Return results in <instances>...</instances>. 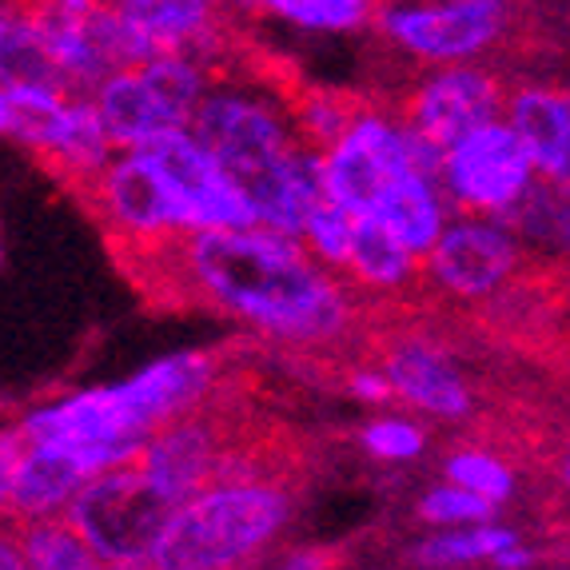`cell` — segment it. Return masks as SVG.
Instances as JSON below:
<instances>
[{
    "mask_svg": "<svg viewBox=\"0 0 570 570\" xmlns=\"http://www.w3.org/2000/svg\"><path fill=\"white\" fill-rule=\"evenodd\" d=\"M4 415H9V403H4V400H0V419H4Z\"/></svg>",
    "mask_w": 570,
    "mask_h": 570,
    "instance_id": "f35d334b",
    "label": "cell"
},
{
    "mask_svg": "<svg viewBox=\"0 0 570 570\" xmlns=\"http://www.w3.org/2000/svg\"><path fill=\"white\" fill-rule=\"evenodd\" d=\"M343 279L355 287L363 304H395L423 287V259L375 216L355 219V244Z\"/></svg>",
    "mask_w": 570,
    "mask_h": 570,
    "instance_id": "ffe728a7",
    "label": "cell"
},
{
    "mask_svg": "<svg viewBox=\"0 0 570 570\" xmlns=\"http://www.w3.org/2000/svg\"><path fill=\"white\" fill-rule=\"evenodd\" d=\"M239 9L315 40H343L375 29L380 0H239Z\"/></svg>",
    "mask_w": 570,
    "mask_h": 570,
    "instance_id": "603a6c76",
    "label": "cell"
},
{
    "mask_svg": "<svg viewBox=\"0 0 570 570\" xmlns=\"http://www.w3.org/2000/svg\"><path fill=\"white\" fill-rule=\"evenodd\" d=\"M494 514H499V507H494L491 499H483V494H475V491H466L463 483H451V479L428 487V491L419 494V503H415V519L423 527L487 523V519H494Z\"/></svg>",
    "mask_w": 570,
    "mask_h": 570,
    "instance_id": "4dcf8cb0",
    "label": "cell"
},
{
    "mask_svg": "<svg viewBox=\"0 0 570 570\" xmlns=\"http://www.w3.org/2000/svg\"><path fill=\"white\" fill-rule=\"evenodd\" d=\"M367 216L383 219V224L423 259L431 252V244H435V239L443 236V228L451 224L455 204L448 200V191L439 184V171L407 168L380 191V200H375V208H371Z\"/></svg>",
    "mask_w": 570,
    "mask_h": 570,
    "instance_id": "7402d4cb",
    "label": "cell"
},
{
    "mask_svg": "<svg viewBox=\"0 0 570 570\" xmlns=\"http://www.w3.org/2000/svg\"><path fill=\"white\" fill-rule=\"evenodd\" d=\"M0 80L12 92L32 88H68L29 0H0Z\"/></svg>",
    "mask_w": 570,
    "mask_h": 570,
    "instance_id": "cb8c5ba5",
    "label": "cell"
},
{
    "mask_svg": "<svg viewBox=\"0 0 570 570\" xmlns=\"http://www.w3.org/2000/svg\"><path fill=\"white\" fill-rule=\"evenodd\" d=\"M128 264L148 267L153 287H168L287 352H340L363 324L355 287L320 264L299 236L267 224L191 232Z\"/></svg>",
    "mask_w": 570,
    "mask_h": 570,
    "instance_id": "6da1fadb",
    "label": "cell"
},
{
    "mask_svg": "<svg viewBox=\"0 0 570 570\" xmlns=\"http://www.w3.org/2000/svg\"><path fill=\"white\" fill-rule=\"evenodd\" d=\"M116 383H120L136 423L153 435L171 419L212 407L219 383H224V360L208 347H176V352L156 355L144 367L128 371Z\"/></svg>",
    "mask_w": 570,
    "mask_h": 570,
    "instance_id": "2e32d148",
    "label": "cell"
},
{
    "mask_svg": "<svg viewBox=\"0 0 570 570\" xmlns=\"http://www.w3.org/2000/svg\"><path fill=\"white\" fill-rule=\"evenodd\" d=\"M534 180L539 168L507 116H494L459 136L439 160V184L448 200L455 204V212L475 216H507L534 188Z\"/></svg>",
    "mask_w": 570,
    "mask_h": 570,
    "instance_id": "8fae6325",
    "label": "cell"
},
{
    "mask_svg": "<svg viewBox=\"0 0 570 570\" xmlns=\"http://www.w3.org/2000/svg\"><path fill=\"white\" fill-rule=\"evenodd\" d=\"M380 4H383V0H380Z\"/></svg>",
    "mask_w": 570,
    "mask_h": 570,
    "instance_id": "b9f144b4",
    "label": "cell"
},
{
    "mask_svg": "<svg viewBox=\"0 0 570 570\" xmlns=\"http://www.w3.org/2000/svg\"><path fill=\"white\" fill-rule=\"evenodd\" d=\"M12 120H17V105H12V88L0 80V140H12Z\"/></svg>",
    "mask_w": 570,
    "mask_h": 570,
    "instance_id": "8d00e7d4",
    "label": "cell"
},
{
    "mask_svg": "<svg viewBox=\"0 0 570 570\" xmlns=\"http://www.w3.org/2000/svg\"><path fill=\"white\" fill-rule=\"evenodd\" d=\"M514 542H523V534L514 527L494 523V519L463 527H428L423 539L411 542L407 562H415V567H475V562H487L491 567L499 554L511 551Z\"/></svg>",
    "mask_w": 570,
    "mask_h": 570,
    "instance_id": "d4e9b609",
    "label": "cell"
},
{
    "mask_svg": "<svg viewBox=\"0 0 570 570\" xmlns=\"http://www.w3.org/2000/svg\"><path fill=\"white\" fill-rule=\"evenodd\" d=\"M503 116L527 144L542 180L570 176V88L514 85L507 88Z\"/></svg>",
    "mask_w": 570,
    "mask_h": 570,
    "instance_id": "44dd1931",
    "label": "cell"
},
{
    "mask_svg": "<svg viewBox=\"0 0 570 570\" xmlns=\"http://www.w3.org/2000/svg\"><path fill=\"white\" fill-rule=\"evenodd\" d=\"M0 259H4V239H0Z\"/></svg>",
    "mask_w": 570,
    "mask_h": 570,
    "instance_id": "60d3db41",
    "label": "cell"
},
{
    "mask_svg": "<svg viewBox=\"0 0 570 570\" xmlns=\"http://www.w3.org/2000/svg\"><path fill=\"white\" fill-rule=\"evenodd\" d=\"M375 37L407 65L487 60L514 32V0H383Z\"/></svg>",
    "mask_w": 570,
    "mask_h": 570,
    "instance_id": "52a82bcc",
    "label": "cell"
},
{
    "mask_svg": "<svg viewBox=\"0 0 570 570\" xmlns=\"http://www.w3.org/2000/svg\"><path fill=\"white\" fill-rule=\"evenodd\" d=\"M136 60L184 52L212 65L232 57V4L224 0H112Z\"/></svg>",
    "mask_w": 570,
    "mask_h": 570,
    "instance_id": "9a60e30c",
    "label": "cell"
},
{
    "mask_svg": "<svg viewBox=\"0 0 570 570\" xmlns=\"http://www.w3.org/2000/svg\"><path fill=\"white\" fill-rule=\"evenodd\" d=\"M216 77V65L184 52H156L116 68L92 88V100L105 116L116 148H148L171 132L196 124L204 96Z\"/></svg>",
    "mask_w": 570,
    "mask_h": 570,
    "instance_id": "277c9868",
    "label": "cell"
},
{
    "mask_svg": "<svg viewBox=\"0 0 570 570\" xmlns=\"http://www.w3.org/2000/svg\"><path fill=\"white\" fill-rule=\"evenodd\" d=\"M77 196H85L88 212L112 239L120 259L153 256L160 247L191 236L180 191L153 148H120Z\"/></svg>",
    "mask_w": 570,
    "mask_h": 570,
    "instance_id": "8992f818",
    "label": "cell"
},
{
    "mask_svg": "<svg viewBox=\"0 0 570 570\" xmlns=\"http://www.w3.org/2000/svg\"><path fill=\"white\" fill-rule=\"evenodd\" d=\"M60 77L77 92H92L116 68L132 65V40L112 0H29Z\"/></svg>",
    "mask_w": 570,
    "mask_h": 570,
    "instance_id": "4fadbf2b",
    "label": "cell"
},
{
    "mask_svg": "<svg viewBox=\"0 0 570 570\" xmlns=\"http://www.w3.org/2000/svg\"><path fill=\"white\" fill-rule=\"evenodd\" d=\"M232 443L228 428L212 415L208 407L191 411L156 428L153 435L144 439L136 466L153 479L156 491L168 499V503L180 507L188 494H196L200 487H208L212 479H219L224 471V459H228Z\"/></svg>",
    "mask_w": 570,
    "mask_h": 570,
    "instance_id": "e0dca14e",
    "label": "cell"
},
{
    "mask_svg": "<svg viewBox=\"0 0 570 570\" xmlns=\"http://www.w3.org/2000/svg\"><path fill=\"white\" fill-rule=\"evenodd\" d=\"M380 367L387 371L395 403L435 423H466L479 411L475 387L448 343L428 332H395L383 340Z\"/></svg>",
    "mask_w": 570,
    "mask_h": 570,
    "instance_id": "5bb4252c",
    "label": "cell"
},
{
    "mask_svg": "<svg viewBox=\"0 0 570 570\" xmlns=\"http://www.w3.org/2000/svg\"><path fill=\"white\" fill-rule=\"evenodd\" d=\"M295 523V491L272 466L219 475L188 494L164 531L156 570H236L267 562Z\"/></svg>",
    "mask_w": 570,
    "mask_h": 570,
    "instance_id": "3957f363",
    "label": "cell"
},
{
    "mask_svg": "<svg viewBox=\"0 0 570 570\" xmlns=\"http://www.w3.org/2000/svg\"><path fill=\"white\" fill-rule=\"evenodd\" d=\"M0 570H24V551H20L17 519H0Z\"/></svg>",
    "mask_w": 570,
    "mask_h": 570,
    "instance_id": "836d02e7",
    "label": "cell"
},
{
    "mask_svg": "<svg viewBox=\"0 0 570 570\" xmlns=\"http://www.w3.org/2000/svg\"><path fill=\"white\" fill-rule=\"evenodd\" d=\"M24 451V439L12 423L0 428V519L12 514V483H17V463Z\"/></svg>",
    "mask_w": 570,
    "mask_h": 570,
    "instance_id": "d6a6232c",
    "label": "cell"
},
{
    "mask_svg": "<svg viewBox=\"0 0 570 570\" xmlns=\"http://www.w3.org/2000/svg\"><path fill=\"white\" fill-rule=\"evenodd\" d=\"M355 443L371 463L383 466H407L415 459H423L428 451V428L415 411L400 407V403H387V407L367 411V419L355 431Z\"/></svg>",
    "mask_w": 570,
    "mask_h": 570,
    "instance_id": "4316f807",
    "label": "cell"
},
{
    "mask_svg": "<svg viewBox=\"0 0 570 570\" xmlns=\"http://www.w3.org/2000/svg\"><path fill=\"white\" fill-rule=\"evenodd\" d=\"M20 527V551L24 567L32 570H96L92 547L68 514H37V519H17Z\"/></svg>",
    "mask_w": 570,
    "mask_h": 570,
    "instance_id": "484cf974",
    "label": "cell"
},
{
    "mask_svg": "<svg viewBox=\"0 0 570 570\" xmlns=\"http://www.w3.org/2000/svg\"><path fill=\"white\" fill-rule=\"evenodd\" d=\"M554 479H559V487L570 494V439L559 448V455H554Z\"/></svg>",
    "mask_w": 570,
    "mask_h": 570,
    "instance_id": "74e56055",
    "label": "cell"
},
{
    "mask_svg": "<svg viewBox=\"0 0 570 570\" xmlns=\"http://www.w3.org/2000/svg\"><path fill=\"white\" fill-rule=\"evenodd\" d=\"M527 272L531 247L503 216L455 212L423 256V292L455 307H483Z\"/></svg>",
    "mask_w": 570,
    "mask_h": 570,
    "instance_id": "9c48e42d",
    "label": "cell"
},
{
    "mask_svg": "<svg viewBox=\"0 0 570 570\" xmlns=\"http://www.w3.org/2000/svg\"><path fill=\"white\" fill-rule=\"evenodd\" d=\"M343 391H347V395L367 411L395 403V391H391V380H387V371L380 367V360L352 363V367L343 371Z\"/></svg>",
    "mask_w": 570,
    "mask_h": 570,
    "instance_id": "1f68e13d",
    "label": "cell"
},
{
    "mask_svg": "<svg viewBox=\"0 0 570 570\" xmlns=\"http://www.w3.org/2000/svg\"><path fill=\"white\" fill-rule=\"evenodd\" d=\"M148 148L156 153V160L164 164V171H168L176 191H180L191 232L244 228V224H256V212H252L247 191L239 188L236 176L219 164V156L212 153L208 144L191 132V128L164 136V140L148 144Z\"/></svg>",
    "mask_w": 570,
    "mask_h": 570,
    "instance_id": "ac0fdd59",
    "label": "cell"
},
{
    "mask_svg": "<svg viewBox=\"0 0 570 570\" xmlns=\"http://www.w3.org/2000/svg\"><path fill=\"white\" fill-rule=\"evenodd\" d=\"M395 108L423 140L448 148L471 128L503 116L507 85L483 60L431 65L403 85V92L395 96Z\"/></svg>",
    "mask_w": 570,
    "mask_h": 570,
    "instance_id": "7c38bea8",
    "label": "cell"
},
{
    "mask_svg": "<svg viewBox=\"0 0 570 570\" xmlns=\"http://www.w3.org/2000/svg\"><path fill=\"white\" fill-rule=\"evenodd\" d=\"M176 503H168L136 463L112 466L92 475L68 507L96 562L108 570H148L156 567L164 531Z\"/></svg>",
    "mask_w": 570,
    "mask_h": 570,
    "instance_id": "ba28073f",
    "label": "cell"
},
{
    "mask_svg": "<svg viewBox=\"0 0 570 570\" xmlns=\"http://www.w3.org/2000/svg\"><path fill=\"white\" fill-rule=\"evenodd\" d=\"M360 96L340 92V88H292V112L295 128L304 136V144L324 148L347 128Z\"/></svg>",
    "mask_w": 570,
    "mask_h": 570,
    "instance_id": "f1b7e54d",
    "label": "cell"
},
{
    "mask_svg": "<svg viewBox=\"0 0 570 570\" xmlns=\"http://www.w3.org/2000/svg\"><path fill=\"white\" fill-rule=\"evenodd\" d=\"M355 219L360 216L347 212L343 204L324 200L312 216H307L299 239H304V247L320 259V264L343 276V267H347V256H352V244H355Z\"/></svg>",
    "mask_w": 570,
    "mask_h": 570,
    "instance_id": "f546056e",
    "label": "cell"
},
{
    "mask_svg": "<svg viewBox=\"0 0 570 570\" xmlns=\"http://www.w3.org/2000/svg\"><path fill=\"white\" fill-rule=\"evenodd\" d=\"M224 4H232V9H239V0H224Z\"/></svg>",
    "mask_w": 570,
    "mask_h": 570,
    "instance_id": "ab89813d",
    "label": "cell"
},
{
    "mask_svg": "<svg viewBox=\"0 0 570 570\" xmlns=\"http://www.w3.org/2000/svg\"><path fill=\"white\" fill-rule=\"evenodd\" d=\"M92 475H100V463L88 451L52 439H24L12 483V519L65 514Z\"/></svg>",
    "mask_w": 570,
    "mask_h": 570,
    "instance_id": "d6986e66",
    "label": "cell"
},
{
    "mask_svg": "<svg viewBox=\"0 0 570 570\" xmlns=\"http://www.w3.org/2000/svg\"><path fill=\"white\" fill-rule=\"evenodd\" d=\"M443 479L451 483H463L466 491L483 494L494 507H507L519 491V471H514L511 459L494 455L483 443H463L443 459Z\"/></svg>",
    "mask_w": 570,
    "mask_h": 570,
    "instance_id": "83f0119b",
    "label": "cell"
},
{
    "mask_svg": "<svg viewBox=\"0 0 570 570\" xmlns=\"http://www.w3.org/2000/svg\"><path fill=\"white\" fill-rule=\"evenodd\" d=\"M12 105H17L12 140L57 171L72 191L100 176L105 164L120 153L92 92L32 88V92H12Z\"/></svg>",
    "mask_w": 570,
    "mask_h": 570,
    "instance_id": "30bf717a",
    "label": "cell"
},
{
    "mask_svg": "<svg viewBox=\"0 0 570 570\" xmlns=\"http://www.w3.org/2000/svg\"><path fill=\"white\" fill-rule=\"evenodd\" d=\"M443 148L411 128L395 100H360L332 144L320 148V168H324L327 200L343 204L355 216H367L400 171L431 168L439 171Z\"/></svg>",
    "mask_w": 570,
    "mask_h": 570,
    "instance_id": "5b68a950",
    "label": "cell"
},
{
    "mask_svg": "<svg viewBox=\"0 0 570 570\" xmlns=\"http://www.w3.org/2000/svg\"><path fill=\"white\" fill-rule=\"evenodd\" d=\"M491 567H499V570H523V567H534V551H531V547H523V542H514L511 551L499 554V559H494Z\"/></svg>",
    "mask_w": 570,
    "mask_h": 570,
    "instance_id": "d590c367",
    "label": "cell"
},
{
    "mask_svg": "<svg viewBox=\"0 0 570 570\" xmlns=\"http://www.w3.org/2000/svg\"><path fill=\"white\" fill-rule=\"evenodd\" d=\"M191 132L219 156V164L247 191L256 224L299 236L327 200L320 148L295 128L292 88L264 68L219 60Z\"/></svg>",
    "mask_w": 570,
    "mask_h": 570,
    "instance_id": "7a4b0ae2",
    "label": "cell"
},
{
    "mask_svg": "<svg viewBox=\"0 0 570 570\" xmlns=\"http://www.w3.org/2000/svg\"><path fill=\"white\" fill-rule=\"evenodd\" d=\"M276 562H279V567L299 570V567H327L332 559H327L324 551H295V547H284V551L276 554Z\"/></svg>",
    "mask_w": 570,
    "mask_h": 570,
    "instance_id": "e575fe53",
    "label": "cell"
}]
</instances>
